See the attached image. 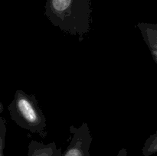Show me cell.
<instances>
[{"mask_svg":"<svg viewBox=\"0 0 157 156\" xmlns=\"http://www.w3.org/2000/svg\"><path fill=\"white\" fill-rule=\"evenodd\" d=\"M44 14L54 26L65 33L83 37L90 30V0H47Z\"/></svg>","mask_w":157,"mask_h":156,"instance_id":"obj_1","label":"cell"},{"mask_svg":"<svg viewBox=\"0 0 157 156\" xmlns=\"http://www.w3.org/2000/svg\"><path fill=\"white\" fill-rule=\"evenodd\" d=\"M8 110L12 120L18 126L34 134L45 136V116L34 95L16 90Z\"/></svg>","mask_w":157,"mask_h":156,"instance_id":"obj_2","label":"cell"},{"mask_svg":"<svg viewBox=\"0 0 157 156\" xmlns=\"http://www.w3.org/2000/svg\"><path fill=\"white\" fill-rule=\"evenodd\" d=\"M72 134L70 143L61 156H90V148L93 137L87 122L78 128L70 127Z\"/></svg>","mask_w":157,"mask_h":156,"instance_id":"obj_3","label":"cell"},{"mask_svg":"<svg viewBox=\"0 0 157 156\" xmlns=\"http://www.w3.org/2000/svg\"><path fill=\"white\" fill-rule=\"evenodd\" d=\"M61 148H57L54 142L48 144L32 140L28 146L27 156H61Z\"/></svg>","mask_w":157,"mask_h":156,"instance_id":"obj_4","label":"cell"},{"mask_svg":"<svg viewBox=\"0 0 157 156\" xmlns=\"http://www.w3.org/2000/svg\"><path fill=\"white\" fill-rule=\"evenodd\" d=\"M137 27L140 31L141 35L150 52H157V24L139 22Z\"/></svg>","mask_w":157,"mask_h":156,"instance_id":"obj_5","label":"cell"},{"mask_svg":"<svg viewBox=\"0 0 157 156\" xmlns=\"http://www.w3.org/2000/svg\"><path fill=\"white\" fill-rule=\"evenodd\" d=\"M156 153H157V131L147 139L142 148L144 156H151Z\"/></svg>","mask_w":157,"mask_h":156,"instance_id":"obj_6","label":"cell"},{"mask_svg":"<svg viewBox=\"0 0 157 156\" xmlns=\"http://www.w3.org/2000/svg\"><path fill=\"white\" fill-rule=\"evenodd\" d=\"M6 120L0 116V156H5V142L6 136Z\"/></svg>","mask_w":157,"mask_h":156,"instance_id":"obj_7","label":"cell"},{"mask_svg":"<svg viewBox=\"0 0 157 156\" xmlns=\"http://www.w3.org/2000/svg\"><path fill=\"white\" fill-rule=\"evenodd\" d=\"M117 156H128V154H127V150L126 148H123L118 151L117 155Z\"/></svg>","mask_w":157,"mask_h":156,"instance_id":"obj_8","label":"cell"},{"mask_svg":"<svg viewBox=\"0 0 157 156\" xmlns=\"http://www.w3.org/2000/svg\"><path fill=\"white\" fill-rule=\"evenodd\" d=\"M3 110H4V106H3L2 103L1 101H0V115L2 114V113L3 112Z\"/></svg>","mask_w":157,"mask_h":156,"instance_id":"obj_9","label":"cell"}]
</instances>
